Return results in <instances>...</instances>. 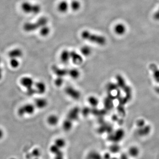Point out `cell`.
Instances as JSON below:
<instances>
[{
    "label": "cell",
    "mask_w": 159,
    "mask_h": 159,
    "mask_svg": "<svg viewBox=\"0 0 159 159\" xmlns=\"http://www.w3.org/2000/svg\"><path fill=\"white\" fill-rule=\"evenodd\" d=\"M60 60L64 64H67L70 61V51L65 50L61 53Z\"/></svg>",
    "instance_id": "obj_12"
},
{
    "label": "cell",
    "mask_w": 159,
    "mask_h": 159,
    "mask_svg": "<svg viewBox=\"0 0 159 159\" xmlns=\"http://www.w3.org/2000/svg\"><path fill=\"white\" fill-rule=\"evenodd\" d=\"M36 107L34 104L27 103L21 106L18 110L19 116L23 117L26 115H32L35 112Z\"/></svg>",
    "instance_id": "obj_4"
},
{
    "label": "cell",
    "mask_w": 159,
    "mask_h": 159,
    "mask_svg": "<svg viewBox=\"0 0 159 159\" xmlns=\"http://www.w3.org/2000/svg\"><path fill=\"white\" fill-rule=\"evenodd\" d=\"M154 18L157 21L159 20V8L158 9L155 13L153 16Z\"/></svg>",
    "instance_id": "obj_28"
},
{
    "label": "cell",
    "mask_w": 159,
    "mask_h": 159,
    "mask_svg": "<svg viewBox=\"0 0 159 159\" xmlns=\"http://www.w3.org/2000/svg\"><path fill=\"white\" fill-rule=\"evenodd\" d=\"M3 76V69L1 66H0V80L2 79Z\"/></svg>",
    "instance_id": "obj_29"
},
{
    "label": "cell",
    "mask_w": 159,
    "mask_h": 159,
    "mask_svg": "<svg viewBox=\"0 0 159 159\" xmlns=\"http://www.w3.org/2000/svg\"><path fill=\"white\" fill-rule=\"evenodd\" d=\"M52 70L55 75L57 76V77H64L68 75V70L65 68H62L58 66L54 65L52 67Z\"/></svg>",
    "instance_id": "obj_11"
},
{
    "label": "cell",
    "mask_w": 159,
    "mask_h": 159,
    "mask_svg": "<svg viewBox=\"0 0 159 159\" xmlns=\"http://www.w3.org/2000/svg\"><path fill=\"white\" fill-rule=\"evenodd\" d=\"M56 154V157L55 159H63L62 154H61L60 152H59V153H57Z\"/></svg>",
    "instance_id": "obj_30"
},
{
    "label": "cell",
    "mask_w": 159,
    "mask_h": 159,
    "mask_svg": "<svg viewBox=\"0 0 159 159\" xmlns=\"http://www.w3.org/2000/svg\"><path fill=\"white\" fill-rule=\"evenodd\" d=\"M54 145L59 148H61L65 146V142L64 140L61 139H57Z\"/></svg>",
    "instance_id": "obj_27"
},
{
    "label": "cell",
    "mask_w": 159,
    "mask_h": 159,
    "mask_svg": "<svg viewBox=\"0 0 159 159\" xmlns=\"http://www.w3.org/2000/svg\"><path fill=\"white\" fill-rule=\"evenodd\" d=\"M59 117L55 115H49L47 118V122L49 125L51 126H55L59 122Z\"/></svg>",
    "instance_id": "obj_14"
},
{
    "label": "cell",
    "mask_w": 159,
    "mask_h": 159,
    "mask_svg": "<svg viewBox=\"0 0 159 159\" xmlns=\"http://www.w3.org/2000/svg\"><path fill=\"white\" fill-rule=\"evenodd\" d=\"M80 113V110L77 107L72 109L69 112H68V119H70L72 121L73 120H75L76 119H77L79 116Z\"/></svg>",
    "instance_id": "obj_13"
},
{
    "label": "cell",
    "mask_w": 159,
    "mask_h": 159,
    "mask_svg": "<svg viewBox=\"0 0 159 159\" xmlns=\"http://www.w3.org/2000/svg\"><path fill=\"white\" fill-rule=\"evenodd\" d=\"M140 129L139 131V134L140 136H145L148 135L150 132V127L147 126L145 127H140Z\"/></svg>",
    "instance_id": "obj_20"
},
{
    "label": "cell",
    "mask_w": 159,
    "mask_h": 159,
    "mask_svg": "<svg viewBox=\"0 0 159 159\" xmlns=\"http://www.w3.org/2000/svg\"><path fill=\"white\" fill-rule=\"evenodd\" d=\"M70 61H71L74 64L80 65L83 62V57L81 54H80L76 52L70 51Z\"/></svg>",
    "instance_id": "obj_7"
},
{
    "label": "cell",
    "mask_w": 159,
    "mask_h": 159,
    "mask_svg": "<svg viewBox=\"0 0 159 159\" xmlns=\"http://www.w3.org/2000/svg\"><path fill=\"white\" fill-rule=\"evenodd\" d=\"M88 102L92 107H96L99 103V100L95 96H91L88 98Z\"/></svg>",
    "instance_id": "obj_19"
},
{
    "label": "cell",
    "mask_w": 159,
    "mask_h": 159,
    "mask_svg": "<svg viewBox=\"0 0 159 159\" xmlns=\"http://www.w3.org/2000/svg\"></svg>",
    "instance_id": "obj_33"
},
{
    "label": "cell",
    "mask_w": 159,
    "mask_h": 159,
    "mask_svg": "<svg viewBox=\"0 0 159 159\" xmlns=\"http://www.w3.org/2000/svg\"><path fill=\"white\" fill-rule=\"evenodd\" d=\"M4 136V132L2 129L0 128V140L2 139Z\"/></svg>",
    "instance_id": "obj_31"
},
{
    "label": "cell",
    "mask_w": 159,
    "mask_h": 159,
    "mask_svg": "<svg viewBox=\"0 0 159 159\" xmlns=\"http://www.w3.org/2000/svg\"><path fill=\"white\" fill-rule=\"evenodd\" d=\"M20 83L21 85L25 88L26 90L31 88L34 85V80L30 76H25L22 77L20 80Z\"/></svg>",
    "instance_id": "obj_6"
},
{
    "label": "cell",
    "mask_w": 159,
    "mask_h": 159,
    "mask_svg": "<svg viewBox=\"0 0 159 159\" xmlns=\"http://www.w3.org/2000/svg\"><path fill=\"white\" fill-rule=\"evenodd\" d=\"M36 94L43 95L46 91V85L43 81H38L35 82L34 85Z\"/></svg>",
    "instance_id": "obj_8"
},
{
    "label": "cell",
    "mask_w": 159,
    "mask_h": 159,
    "mask_svg": "<svg viewBox=\"0 0 159 159\" xmlns=\"http://www.w3.org/2000/svg\"><path fill=\"white\" fill-rule=\"evenodd\" d=\"M92 50L89 46H83L80 49V54L85 57H88L91 54Z\"/></svg>",
    "instance_id": "obj_17"
},
{
    "label": "cell",
    "mask_w": 159,
    "mask_h": 159,
    "mask_svg": "<svg viewBox=\"0 0 159 159\" xmlns=\"http://www.w3.org/2000/svg\"><path fill=\"white\" fill-rule=\"evenodd\" d=\"M47 22V19L46 18L42 17L38 20L35 23H26L24 24L23 29L27 32H30L46 25Z\"/></svg>",
    "instance_id": "obj_2"
},
{
    "label": "cell",
    "mask_w": 159,
    "mask_h": 159,
    "mask_svg": "<svg viewBox=\"0 0 159 159\" xmlns=\"http://www.w3.org/2000/svg\"><path fill=\"white\" fill-rule=\"evenodd\" d=\"M64 82L63 77H57L54 80V84L57 87H61L63 85Z\"/></svg>",
    "instance_id": "obj_26"
},
{
    "label": "cell",
    "mask_w": 159,
    "mask_h": 159,
    "mask_svg": "<svg viewBox=\"0 0 159 159\" xmlns=\"http://www.w3.org/2000/svg\"><path fill=\"white\" fill-rule=\"evenodd\" d=\"M72 127V121L69 119L65 120L63 123V127L65 131L70 130Z\"/></svg>",
    "instance_id": "obj_23"
},
{
    "label": "cell",
    "mask_w": 159,
    "mask_h": 159,
    "mask_svg": "<svg viewBox=\"0 0 159 159\" xmlns=\"http://www.w3.org/2000/svg\"><path fill=\"white\" fill-rule=\"evenodd\" d=\"M70 6H71V9L73 10L77 11L80 9L81 5H80L79 1L75 0V1H73L72 2Z\"/></svg>",
    "instance_id": "obj_25"
},
{
    "label": "cell",
    "mask_w": 159,
    "mask_h": 159,
    "mask_svg": "<svg viewBox=\"0 0 159 159\" xmlns=\"http://www.w3.org/2000/svg\"><path fill=\"white\" fill-rule=\"evenodd\" d=\"M68 75L72 79L76 80L79 78L80 76V72L76 68H72L68 70Z\"/></svg>",
    "instance_id": "obj_16"
},
{
    "label": "cell",
    "mask_w": 159,
    "mask_h": 159,
    "mask_svg": "<svg viewBox=\"0 0 159 159\" xmlns=\"http://www.w3.org/2000/svg\"><path fill=\"white\" fill-rule=\"evenodd\" d=\"M65 92L68 96L75 100H78L81 96L80 91L72 86H68L65 89Z\"/></svg>",
    "instance_id": "obj_5"
},
{
    "label": "cell",
    "mask_w": 159,
    "mask_h": 159,
    "mask_svg": "<svg viewBox=\"0 0 159 159\" xmlns=\"http://www.w3.org/2000/svg\"><path fill=\"white\" fill-rule=\"evenodd\" d=\"M140 151L139 148L136 147H132L130 148L129 150V154L131 157H138L139 156Z\"/></svg>",
    "instance_id": "obj_21"
},
{
    "label": "cell",
    "mask_w": 159,
    "mask_h": 159,
    "mask_svg": "<svg viewBox=\"0 0 159 159\" xmlns=\"http://www.w3.org/2000/svg\"><path fill=\"white\" fill-rule=\"evenodd\" d=\"M23 54V51L19 48L13 49L10 50L8 53V56L10 58H17V59L21 58Z\"/></svg>",
    "instance_id": "obj_9"
},
{
    "label": "cell",
    "mask_w": 159,
    "mask_h": 159,
    "mask_svg": "<svg viewBox=\"0 0 159 159\" xmlns=\"http://www.w3.org/2000/svg\"><path fill=\"white\" fill-rule=\"evenodd\" d=\"M35 106L36 108L39 109H43L47 107L48 104L47 99L44 98H38L36 99L34 101Z\"/></svg>",
    "instance_id": "obj_10"
},
{
    "label": "cell",
    "mask_w": 159,
    "mask_h": 159,
    "mask_svg": "<svg viewBox=\"0 0 159 159\" xmlns=\"http://www.w3.org/2000/svg\"><path fill=\"white\" fill-rule=\"evenodd\" d=\"M9 64L12 68L16 69V68H18L19 67L20 62L19 59H17V58H10Z\"/></svg>",
    "instance_id": "obj_22"
},
{
    "label": "cell",
    "mask_w": 159,
    "mask_h": 159,
    "mask_svg": "<svg viewBox=\"0 0 159 159\" xmlns=\"http://www.w3.org/2000/svg\"><path fill=\"white\" fill-rule=\"evenodd\" d=\"M126 27L123 24H118L115 26L114 30L118 35H123L126 31Z\"/></svg>",
    "instance_id": "obj_15"
},
{
    "label": "cell",
    "mask_w": 159,
    "mask_h": 159,
    "mask_svg": "<svg viewBox=\"0 0 159 159\" xmlns=\"http://www.w3.org/2000/svg\"><path fill=\"white\" fill-rule=\"evenodd\" d=\"M68 9V3L66 1L61 2L58 6V9L61 13H65L67 11Z\"/></svg>",
    "instance_id": "obj_18"
},
{
    "label": "cell",
    "mask_w": 159,
    "mask_h": 159,
    "mask_svg": "<svg viewBox=\"0 0 159 159\" xmlns=\"http://www.w3.org/2000/svg\"><path fill=\"white\" fill-rule=\"evenodd\" d=\"M21 9L27 14L36 15L41 11V8L37 4H33L28 2H24L21 5Z\"/></svg>",
    "instance_id": "obj_3"
},
{
    "label": "cell",
    "mask_w": 159,
    "mask_h": 159,
    "mask_svg": "<svg viewBox=\"0 0 159 159\" xmlns=\"http://www.w3.org/2000/svg\"><path fill=\"white\" fill-rule=\"evenodd\" d=\"M2 58H1V57H0V66H1V64H2Z\"/></svg>",
    "instance_id": "obj_32"
},
{
    "label": "cell",
    "mask_w": 159,
    "mask_h": 159,
    "mask_svg": "<svg viewBox=\"0 0 159 159\" xmlns=\"http://www.w3.org/2000/svg\"><path fill=\"white\" fill-rule=\"evenodd\" d=\"M81 36L83 39L98 45H105L107 43V39L105 37L92 33L87 30H84L82 32Z\"/></svg>",
    "instance_id": "obj_1"
},
{
    "label": "cell",
    "mask_w": 159,
    "mask_h": 159,
    "mask_svg": "<svg viewBox=\"0 0 159 159\" xmlns=\"http://www.w3.org/2000/svg\"><path fill=\"white\" fill-rule=\"evenodd\" d=\"M50 32V29L46 25L41 28L40 30V34L42 36H46L48 35Z\"/></svg>",
    "instance_id": "obj_24"
}]
</instances>
